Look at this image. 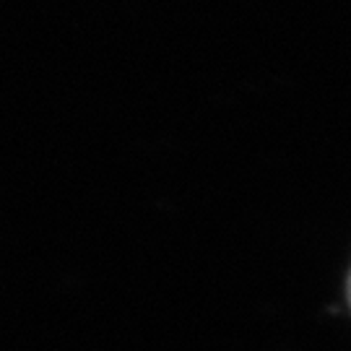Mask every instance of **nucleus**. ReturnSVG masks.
Here are the masks:
<instances>
[{"mask_svg": "<svg viewBox=\"0 0 351 351\" xmlns=\"http://www.w3.org/2000/svg\"><path fill=\"white\" fill-rule=\"evenodd\" d=\"M346 302L351 307V268H349V276H346Z\"/></svg>", "mask_w": 351, "mask_h": 351, "instance_id": "nucleus-1", "label": "nucleus"}]
</instances>
